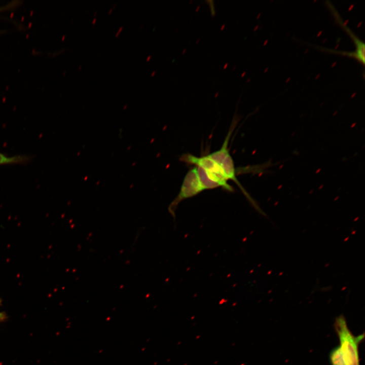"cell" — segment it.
I'll list each match as a JSON object with an SVG mask.
<instances>
[{"instance_id": "6da1fadb", "label": "cell", "mask_w": 365, "mask_h": 365, "mask_svg": "<svg viewBox=\"0 0 365 365\" xmlns=\"http://www.w3.org/2000/svg\"><path fill=\"white\" fill-rule=\"evenodd\" d=\"M334 327L339 339V346L345 364L359 365L358 345L364 339V334L353 335L343 315L336 317Z\"/></svg>"}, {"instance_id": "7a4b0ae2", "label": "cell", "mask_w": 365, "mask_h": 365, "mask_svg": "<svg viewBox=\"0 0 365 365\" xmlns=\"http://www.w3.org/2000/svg\"><path fill=\"white\" fill-rule=\"evenodd\" d=\"M236 125V121L235 119V121H233L230 129L228 132L227 135L226 137L221 149L209 154L208 156L221 166L227 179L228 180L231 179L234 181L240 188L244 195L251 204L252 206L257 210V211L264 216L265 215V212L261 209L258 204L253 199H252L250 195L244 190L236 176V170L234 161L229 153L228 148L230 138Z\"/></svg>"}, {"instance_id": "3957f363", "label": "cell", "mask_w": 365, "mask_h": 365, "mask_svg": "<svg viewBox=\"0 0 365 365\" xmlns=\"http://www.w3.org/2000/svg\"><path fill=\"white\" fill-rule=\"evenodd\" d=\"M203 191L198 177L197 167H194L186 174L178 194L168 207V211L173 218L175 220L176 209L182 201L196 196Z\"/></svg>"}, {"instance_id": "277c9868", "label": "cell", "mask_w": 365, "mask_h": 365, "mask_svg": "<svg viewBox=\"0 0 365 365\" xmlns=\"http://www.w3.org/2000/svg\"><path fill=\"white\" fill-rule=\"evenodd\" d=\"M180 160L200 167L222 180H228L221 166L208 155L198 157L191 154H185L180 157Z\"/></svg>"}, {"instance_id": "5b68a950", "label": "cell", "mask_w": 365, "mask_h": 365, "mask_svg": "<svg viewBox=\"0 0 365 365\" xmlns=\"http://www.w3.org/2000/svg\"><path fill=\"white\" fill-rule=\"evenodd\" d=\"M28 160V157L25 155L8 156L0 153V165L24 163Z\"/></svg>"}, {"instance_id": "8992f818", "label": "cell", "mask_w": 365, "mask_h": 365, "mask_svg": "<svg viewBox=\"0 0 365 365\" xmlns=\"http://www.w3.org/2000/svg\"><path fill=\"white\" fill-rule=\"evenodd\" d=\"M329 357L332 365H346L340 346L332 350Z\"/></svg>"}, {"instance_id": "52a82bcc", "label": "cell", "mask_w": 365, "mask_h": 365, "mask_svg": "<svg viewBox=\"0 0 365 365\" xmlns=\"http://www.w3.org/2000/svg\"><path fill=\"white\" fill-rule=\"evenodd\" d=\"M6 316L3 312H0V322L4 321L6 319Z\"/></svg>"}, {"instance_id": "ba28073f", "label": "cell", "mask_w": 365, "mask_h": 365, "mask_svg": "<svg viewBox=\"0 0 365 365\" xmlns=\"http://www.w3.org/2000/svg\"><path fill=\"white\" fill-rule=\"evenodd\" d=\"M122 29H123V27H122V26L120 27L119 28L118 31L116 32V35H115V36H116V37H117V36H118L119 33H120V31L122 30Z\"/></svg>"}, {"instance_id": "9c48e42d", "label": "cell", "mask_w": 365, "mask_h": 365, "mask_svg": "<svg viewBox=\"0 0 365 365\" xmlns=\"http://www.w3.org/2000/svg\"><path fill=\"white\" fill-rule=\"evenodd\" d=\"M96 21V18H94L92 20V23H93V24H95Z\"/></svg>"}, {"instance_id": "30bf717a", "label": "cell", "mask_w": 365, "mask_h": 365, "mask_svg": "<svg viewBox=\"0 0 365 365\" xmlns=\"http://www.w3.org/2000/svg\"><path fill=\"white\" fill-rule=\"evenodd\" d=\"M112 10H113V9H112V8L110 9L109 10V11H108V14H111V12H112Z\"/></svg>"}, {"instance_id": "8fae6325", "label": "cell", "mask_w": 365, "mask_h": 365, "mask_svg": "<svg viewBox=\"0 0 365 365\" xmlns=\"http://www.w3.org/2000/svg\"><path fill=\"white\" fill-rule=\"evenodd\" d=\"M150 58H151V56H149L148 58H147V60L148 61Z\"/></svg>"}, {"instance_id": "7c38bea8", "label": "cell", "mask_w": 365, "mask_h": 365, "mask_svg": "<svg viewBox=\"0 0 365 365\" xmlns=\"http://www.w3.org/2000/svg\"><path fill=\"white\" fill-rule=\"evenodd\" d=\"M82 65H80L79 67V69H81V68H82Z\"/></svg>"}, {"instance_id": "4fadbf2b", "label": "cell", "mask_w": 365, "mask_h": 365, "mask_svg": "<svg viewBox=\"0 0 365 365\" xmlns=\"http://www.w3.org/2000/svg\"><path fill=\"white\" fill-rule=\"evenodd\" d=\"M96 13H97V11H95V13H94V16H95L96 14Z\"/></svg>"}, {"instance_id": "5bb4252c", "label": "cell", "mask_w": 365, "mask_h": 365, "mask_svg": "<svg viewBox=\"0 0 365 365\" xmlns=\"http://www.w3.org/2000/svg\"><path fill=\"white\" fill-rule=\"evenodd\" d=\"M116 5V4H114L113 8H114L115 7Z\"/></svg>"}, {"instance_id": "9a60e30c", "label": "cell", "mask_w": 365, "mask_h": 365, "mask_svg": "<svg viewBox=\"0 0 365 365\" xmlns=\"http://www.w3.org/2000/svg\"><path fill=\"white\" fill-rule=\"evenodd\" d=\"M154 74H155V71H154V72H153V73L151 75L153 76Z\"/></svg>"}]
</instances>
